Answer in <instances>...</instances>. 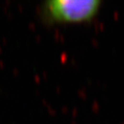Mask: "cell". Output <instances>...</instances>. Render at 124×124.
Here are the masks:
<instances>
[{
    "instance_id": "6da1fadb",
    "label": "cell",
    "mask_w": 124,
    "mask_h": 124,
    "mask_svg": "<svg viewBox=\"0 0 124 124\" xmlns=\"http://www.w3.org/2000/svg\"><path fill=\"white\" fill-rule=\"evenodd\" d=\"M100 0H48L41 6V15L48 22L90 20L98 11Z\"/></svg>"
}]
</instances>
